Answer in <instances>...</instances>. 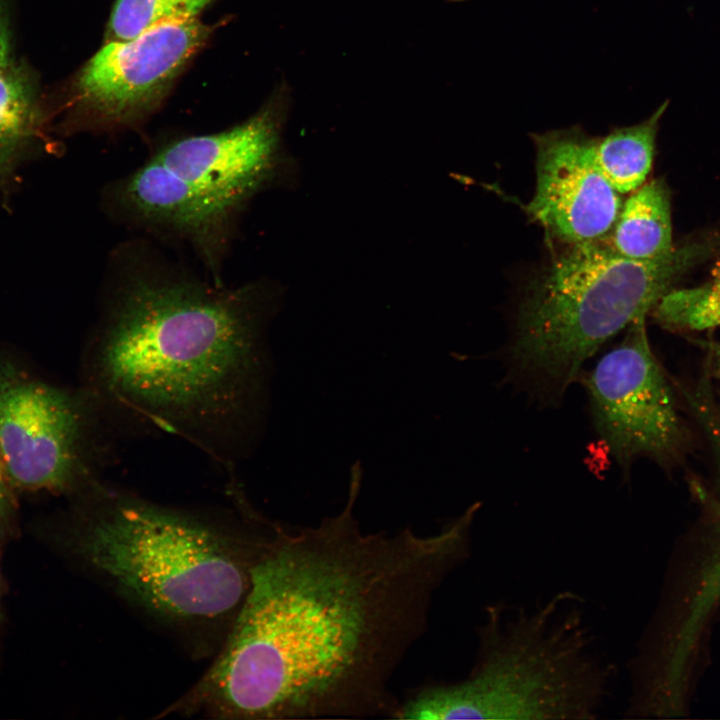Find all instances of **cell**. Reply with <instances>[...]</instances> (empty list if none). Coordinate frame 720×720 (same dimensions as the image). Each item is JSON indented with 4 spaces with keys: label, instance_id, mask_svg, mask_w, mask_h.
I'll list each match as a JSON object with an SVG mask.
<instances>
[{
    "label": "cell",
    "instance_id": "9a60e30c",
    "mask_svg": "<svg viewBox=\"0 0 720 720\" xmlns=\"http://www.w3.org/2000/svg\"><path fill=\"white\" fill-rule=\"evenodd\" d=\"M32 104L24 80L0 64V168L13 158L31 123Z\"/></svg>",
    "mask_w": 720,
    "mask_h": 720
},
{
    "label": "cell",
    "instance_id": "5bb4252c",
    "mask_svg": "<svg viewBox=\"0 0 720 720\" xmlns=\"http://www.w3.org/2000/svg\"><path fill=\"white\" fill-rule=\"evenodd\" d=\"M214 0H116L105 42L125 40L164 22L196 18Z\"/></svg>",
    "mask_w": 720,
    "mask_h": 720
},
{
    "label": "cell",
    "instance_id": "ba28073f",
    "mask_svg": "<svg viewBox=\"0 0 720 720\" xmlns=\"http://www.w3.org/2000/svg\"><path fill=\"white\" fill-rule=\"evenodd\" d=\"M211 33L190 18L105 42L77 77L79 106L104 130L135 126L159 107Z\"/></svg>",
    "mask_w": 720,
    "mask_h": 720
},
{
    "label": "cell",
    "instance_id": "30bf717a",
    "mask_svg": "<svg viewBox=\"0 0 720 720\" xmlns=\"http://www.w3.org/2000/svg\"><path fill=\"white\" fill-rule=\"evenodd\" d=\"M81 417L72 399L48 385L0 389V452L5 475L25 489H56L74 476Z\"/></svg>",
    "mask_w": 720,
    "mask_h": 720
},
{
    "label": "cell",
    "instance_id": "8992f818",
    "mask_svg": "<svg viewBox=\"0 0 720 720\" xmlns=\"http://www.w3.org/2000/svg\"><path fill=\"white\" fill-rule=\"evenodd\" d=\"M289 109V90L279 87L244 122L159 147L128 176L125 201L133 220L189 241L215 270L248 202L297 183V161L283 142Z\"/></svg>",
    "mask_w": 720,
    "mask_h": 720
},
{
    "label": "cell",
    "instance_id": "5b68a950",
    "mask_svg": "<svg viewBox=\"0 0 720 720\" xmlns=\"http://www.w3.org/2000/svg\"><path fill=\"white\" fill-rule=\"evenodd\" d=\"M567 245L527 287L507 349L512 378L546 402L560 400L584 363L646 318L720 238L690 240L646 261L618 254L603 239Z\"/></svg>",
    "mask_w": 720,
    "mask_h": 720
},
{
    "label": "cell",
    "instance_id": "8fae6325",
    "mask_svg": "<svg viewBox=\"0 0 720 720\" xmlns=\"http://www.w3.org/2000/svg\"><path fill=\"white\" fill-rule=\"evenodd\" d=\"M606 243L634 260H655L673 248L669 190L655 179L633 191L622 204ZM606 236V237H607Z\"/></svg>",
    "mask_w": 720,
    "mask_h": 720
},
{
    "label": "cell",
    "instance_id": "3957f363",
    "mask_svg": "<svg viewBox=\"0 0 720 720\" xmlns=\"http://www.w3.org/2000/svg\"><path fill=\"white\" fill-rule=\"evenodd\" d=\"M96 504L77 549L104 587L169 631L221 646L277 525H228L107 489Z\"/></svg>",
    "mask_w": 720,
    "mask_h": 720
},
{
    "label": "cell",
    "instance_id": "7a4b0ae2",
    "mask_svg": "<svg viewBox=\"0 0 720 720\" xmlns=\"http://www.w3.org/2000/svg\"><path fill=\"white\" fill-rule=\"evenodd\" d=\"M152 264L127 265L111 294L99 384L117 404L171 429L223 430L247 402L271 289L211 286Z\"/></svg>",
    "mask_w": 720,
    "mask_h": 720
},
{
    "label": "cell",
    "instance_id": "52a82bcc",
    "mask_svg": "<svg viewBox=\"0 0 720 720\" xmlns=\"http://www.w3.org/2000/svg\"><path fill=\"white\" fill-rule=\"evenodd\" d=\"M594 427L617 462L638 457L665 462L682 444L674 394L651 349L645 318L582 376Z\"/></svg>",
    "mask_w": 720,
    "mask_h": 720
},
{
    "label": "cell",
    "instance_id": "e0dca14e",
    "mask_svg": "<svg viewBox=\"0 0 720 720\" xmlns=\"http://www.w3.org/2000/svg\"><path fill=\"white\" fill-rule=\"evenodd\" d=\"M4 475H5V470H4L3 461H2L1 452H0V507L4 500V491H5Z\"/></svg>",
    "mask_w": 720,
    "mask_h": 720
},
{
    "label": "cell",
    "instance_id": "6da1fadb",
    "mask_svg": "<svg viewBox=\"0 0 720 720\" xmlns=\"http://www.w3.org/2000/svg\"><path fill=\"white\" fill-rule=\"evenodd\" d=\"M345 510L277 526L208 670L171 705L216 719L394 718V673L470 557L478 503L435 534L365 533Z\"/></svg>",
    "mask_w": 720,
    "mask_h": 720
},
{
    "label": "cell",
    "instance_id": "7c38bea8",
    "mask_svg": "<svg viewBox=\"0 0 720 720\" xmlns=\"http://www.w3.org/2000/svg\"><path fill=\"white\" fill-rule=\"evenodd\" d=\"M667 106L665 102L646 120L595 139L597 166L620 194L633 192L644 184L653 162L659 122Z\"/></svg>",
    "mask_w": 720,
    "mask_h": 720
},
{
    "label": "cell",
    "instance_id": "9c48e42d",
    "mask_svg": "<svg viewBox=\"0 0 720 720\" xmlns=\"http://www.w3.org/2000/svg\"><path fill=\"white\" fill-rule=\"evenodd\" d=\"M536 186L527 208L554 238L566 243L605 239L622 207L621 194L594 157L596 138L579 127L532 136Z\"/></svg>",
    "mask_w": 720,
    "mask_h": 720
},
{
    "label": "cell",
    "instance_id": "277c9868",
    "mask_svg": "<svg viewBox=\"0 0 720 720\" xmlns=\"http://www.w3.org/2000/svg\"><path fill=\"white\" fill-rule=\"evenodd\" d=\"M477 642L467 677L420 690L394 719L591 720L611 696L615 670L571 591L533 607L489 604Z\"/></svg>",
    "mask_w": 720,
    "mask_h": 720
},
{
    "label": "cell",
    "instance_id": "2e32d148",
    "mask_svg": "<svg viewBox=\"0 0 720 720\" xmlns=\"http://www.w3.org/2000/svg\"><path fill=\"white\" fill-rule=\"evenodd\" d=\"M7 43L4 31L0 22V64L6 63Z\"/></svg>",
    "mask_w": 720,
    "mask_h": 720
},
{
    "label": "cell",
    "instance_id": "ac0fdd59",
    "mask_svg": "<svg viewBox=\"0 0 720 720\" xmlns=\"http://www.w3.org/2000/svg\"><path fill=\"white\" fill-rule=\"evenodd\" d=\"M718 368H719V370H720V349H719V352H718Z\"/></svg>",
    "mask_w": 720,
    "mask_h": 720
},
{
    "label": "cell",
    "instance_id": "4fadbf2b",
    "mask_svg": "<svg viewBox=\"0 0 720 720\" xmlns=\"http://www.w3.org/2000/svg\"><path fill=\"white\" fill-rule=\"evenodd\" d=\"M651 312L666 328L706 330L720 327V274L700 286L670 290Z\"/></svg>",
    "mask_w": 720,
    "mask_h": 720
}]
</instances>
